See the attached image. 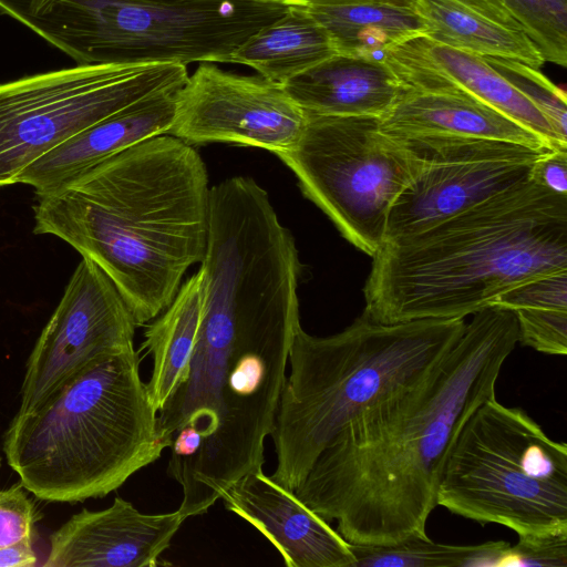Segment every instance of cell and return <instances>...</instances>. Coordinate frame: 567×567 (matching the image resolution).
<instances>
[{"mask_svg":"<svg viewBox=\"0 0 567 567\" xmlns=\"http://www.w3.org/2000/svg\"><path fill=\"white\" fill-rule=\"evenodd\" d=\"M182 86L146 96L65 141L30 164L18 184L43 194L132 145L167 134Z\"/></svg>","mask_w":567,"mask_h":567,"instance_id":"cell-16","label":"cell"},{"mask_svg":"<svg viewBox=\"0 0 567 567\" xmlns=\"http://www.w3.org/2000/svg\"><path fill=\"white\" fill-rule=\"evenodd\" d=\"M518 342L515 315L489 305L421 381L365 409L327 444L295 495L350 544L389 546L426 537L458 431L495 396Z\"/></svg>","mask_w":567,"mask_h":567,"instance_id":"cell-1","label":"cell"},{"mask_svg":"<svg viewBox=\"0 0 567 567\" xmlns=\"http://www.w3.org/2000/svg\"><path fill=\"white\" fill-rule=\"evenodd\" d=\"M529 178L555 194L567 196V150L544 151L535 162Z\"/></svg>","mask_w":567,"mask_h":567,"instance_id":"cell-29","label":"cell"},{"mask_svg":"<svg viewBox=\"0 0 567 567\" xmlns=\"http://www.w3.org/2000/svg\"><path fill=\"white\" fill-rule=\"evenodd\" d=\"M0 466H1V457H0Z\"/></svg>","mask_w":567,"mask_h":567,"instance_id":"cell-32","label":"cell"},{"mask_svg":"<svg viewBox=\"0 0 567 567\" xmlns=\"http://www.w3.org/2000/svg\"><path fill=\"white\" fill-rule=\"evenodd\" d=\"M220 499L275 546L286 566L354 567L350 543L262 470L240 477Z\"/></svg>","mask_w":567,"mask_h":567,"instance_id":"cell-15","label":"cell"},{"mask_svg":"<svg viewBox=\"0 0 567 567\" xmlns=\"http://www.w3.org/2000/svg\"><path fill=\"white\" fill-rule=\"evenodd\" d=\"M354 567H501L509 546L504 540L478 545L440 544L411 537L389 546L350 544Z\"/></svg>","mask_w":567,"mask_h":567,"instance_id":"cell-24","label":"cell"},{"mask_svg":"<svg viewBox=\"0 0 567 567\" xmlns=\"http://www.w3.org/2000/svg\"><path fill=\"white\" fill-rule=\"evenodd\" d=\"M436 502L518 536L567 532V444L551 440L524 410L494 396L458 431Z\"/></svg>","mask_w":567,"mask_h":567,"instance_id":"cell-6","label":"cell"},{"mask_svg":"<svg viewBox=\"0 0 567 567\" xmlns=\"http://www.w3.org/2000/svg\"><path fill=\"white\" fill-rule=\"evenodd\" d=\"M305 128L277 156L295 173L303 195L362 252L385 240L398 196L420 168L408 140L380 128V117L308 113Z\"/></svg>","mask_w":567,"mask_h":567,"instance_id":"cell-8","label":"cell"},{"mask_svg":"<svg viewBox=\"0 0 567 567\" xmlns=\"http://www.w3.org/2000/svg\"><path fill=\"white\" fill-rule=\"evenodd\" d=\"M209 192L198 152L161 134L35 194L33 231L95 262L143 326L172 303L186 270L204 257Z\"/></svg>","mask_w":567,"mask_h":567,"instance_id":"cell-2","label":"cell"},{"mask_svg":"<svg viewBox=\"0 0 567 567\" xmlns=\"http://www.w3.org/2000/svg\"><path fill=\"white\" fill-rule=\"evenodd\" d=\"M484 59L544 115L560 143L567 146L566 93L538 71L539 69L501 56Z\"/></svg>","mask_w":567,"mask_h":567,"instance_id":"cell-26","label":"cell"},{"mask_svg":"<svg viewBox=\"0 0 567 567\" xmlns=\"http://www.w3.org/2000/svg\"><path fill=\"white\" fill-rule=\"evenodd\" d=\"M464 318L395 323L364 311L328 337L295 333L272 437L277 465L270 475L295 491L320 452L351 420L421 381L454 348Z\"/></svg>","mask_w":567,"mask_h":567,"instance_id":"cell-5","label":"cell"},{"mask_svg":"<svg viewBox=\"0 0 567 567\" xmlns=\"http://www.w3.org/2000/svg\"><path fill=\"white\" fill-rule=\"evenodd\" d=\"M489 305L515 315L523 346L546 354H567V269L519 284Z\"/></svg>","mask_w":567,"mask_h":567,"instance_id":"cell-23","label":"cell"},{"mask_svg":"<svg viewBox=\"0 0 567 567\" xmlns=\"http://www.w3.org/2000/svg\"><path fill=\"white\" fill-rule=\"evenodd\" d=\"M401 87V86H400ZM380 128L393 137L453 135L550 148L539 136L467 94L401 87Z\"/></svg>","mask_w":567,"mask_h":567,"instance_id":"cell-17","label":"cell"},{"mask_svg":"<svg viewBox=\"0 0 567 567\" xmlns=\"http://www.w3.org/2000/svg\"><path fill=\"white\" fill-rule=\"evenodd\" d=\"M38 556L32 543H20L0 548V567H31Z\"/></svg>","mask_w":567,"mask_h":567,"instance_id":"cell-30","label":"cell"},{"mask_svg":"<svg viewBox=\"0 0 567 567\" xmlns=\"http://www.w3.org/2000/svg\"><path fill=\"white\" fill-rule=\"evenodd\" d=\"M186 518L176 509L145 514L116 496L82 509L50 536L45 567H155Z\"/></svg>","mask_w":567,"mask_h":567,"instance_id":"cell-13","label":"cell"},{"mask_svg":"<svg viewBox=\"0 0 567 567\" xmlns=\"http://www.w3.org/2000/svg\"><path fill=\"white\" fill-rule=\"evenodd\" d=\"M267 1H280V2H286V3H299V4H303V6H309V4L349 1V0H267Z\"/></svg>","mask_w":567,"mask_h":567,"instance_id":"cell-31","label":"cell"},{"mask_svg":"<svg viewBox=\"0 0 567 567\" xmlns=\"http://www.w3.org/2000/svg\"><path fill=\"white\" fill-rule=\"evenodd\" d=\"M338 54L327 30L299 3H291L275 21L250 35L233 54L231 63L255 70L284 85Z\"/></svg>","mask_w":567,"mask_h":567,"instance_id":"cell-20","label":"cell"},{"mask_svg":"<svg viewBox=\"0 0 567 567\" xmlns=\"http://www.w3.org/2000/svg\"><path fill=\"white\" fill-rule=\"evenodd\" d=\"M306 121L281 85L200 63L177 92L167 134L190 145L236 143L277 155L296 144Z\"/></svg>","mask_w":567,"mask_h":567,"instance_id":"cell-12","label":"cell"},{"mask_svg":"<svg viewBox=\"0 0 567 567\" xmlns=\"http://www.w3.org/2000/svg\"><path fill=\"white\" fill-rule=\"evenodd\" d=\"M135 327L112 280L82 257L28 358L18 412L35 409L92 361L134 349Z\"/></svg>","mask_w":567,"mask_h":567,"instance_id":"cell-11","label":"cell"},{"mask_svg":"<svg viewBox=\"0 0 567 567\" xmlns=\"http://www.w3.org/2000/svg\"><path fill=\"white\" fill-rule=\"evenodd\" d=\"M412 2L349 0L305 8L327 30L338 54L382 61L391 49L424 35V24Z\"/></svg>","mask_w":567,"mask_h":567,"instance_id":"cell-19","label":"cell"},{"mask_svg":"<svg viewBox=\"0 0 567 567\" xmlns=\"http://www.w3.org/2000/svg\"><path fill=\"white\" fill-rule=\"evenodd\" d=\"M140 362L135 349L99 358L14 415L3 452L28 492L59 503L104 497L161 456Z\"/></svg>","mask_w":567,"mask_h":567,"instance_id":"cell-4","label":"cell"},{"mask_svg":"<svg viewBox=\"0 0 567 567\" xmlns=\"http://www.w3.org/2000/svg\"><path fill=\"white\" fill-rule=\"evenodd\" d=\"M501 566L567 567V532L519 535L506 549Z\"/></svg>","mask_w":567,"mask_h":567,"instance_id":"cell-28","label":"cell"},{"mask_svg":"<svg viewBox=\"0 0 567 567\" xmlns=\"http://www.w3.org/2000/svg\"><path fill=\"white\" fill-rule=\"evenodd\" d=\"M424 35L434 42L478 54L520 61L539 69L545 60L523 32L505 27L461 0H413Z\"/></svg>","mask_w":567,"mask_h":567,"instance_id":"cell-22","label":"cell"},{"mask_svg":"<svg viewBox=\"0 0 567 567\" xmlns=\"http://www.w3.org/2000/svg\"><path fill=\"white\" fill-rule=\"evenodd\" d=\"M176 63L76 64L0 84V187L90 126L188 78Z\"/></svg>","mask_w":567,"mask_h":567,"instance_id":"cell-9","label":"cell"},{"mask_svg":"<svg viewBox=\"0 0 567 567\" xmlns=\"http://www.w3.org/2000/svg\"><path fill=\"white\" fill-rule=\"evenodd\" d=\"M405 140L421 164L391 207L385 240L417 233L527 182L535 162L548 150L453 135Z\"/></svg>","mask_w":567,"mask_h":567,"instance_id":"cell-10","label":"cell"},{"mask_svg":"<svg viewBox=\"0 0 567 567\" xmlns=\"http://www.w3.org/2000/svg\"><path fill=\"white\" fill-rule=\"evenodd\" d=\"M374 321L465 318L529 279L567 269V196L530 178L372 256Z\"/></svg>","mask_w":567,"mask_h":567,"instance_id":"cell-3","label":"cell"},{"mask_svg":"<svg viewBox=\"0 0 567 567\" xmlns=\"http://www.w3.org/2000/svg\"><path fill=\"white\" fill-rule=\"evenodd\" d=\"M203 311V279L198 270L178 289L172 303L146 327L141 351L152 357L146 390L158 412L184 379L194 352Z\"/></svg>","mask_w":567,"mask_h":567,"instance_id":"cell-21","label":"cell"},{"mask_svg":"<svg viewBox=\"0 0 567 567\" xmlns=\"http://www.w3.org/2000/svg\"><path fill=\"white\" fill-rule=\"evenodd\" d=\"M525 33L545 62L567 65V0H461Z\"/></svg>","mask_w":567,"mask_h":567,"instance_id":"cell-25","label":"cell"},{"mask_svg":"<svg viewBox=\"0 0 567 567\" xmlns=\"http://www.w3.org/2000/svg\"><path fill=\"white\" fill-rule=\"evenodd\" d=\"M305 112L381 117L400 84L379 60L336 54L282 85Z\"/></svg>","mask_w":567,"mask_h":567,"instance_id":"cell-18","label":"cell"},{"mask_svg":"<svg viewBox=\"0 0 567 567\" xmlns=\"http://www.w3.org/2000/svg\"><path fill=\"white\" fill-rule=\"evenodd\" d=\"M291 3L267 0H49V43L76 64L231 63Z\"/></svg>","mask_w":567,"mask_h":567,"instance_id":"cell-7","label":"cell"},{"mask_svg":"<svg viewBox=\"0 0 567 567\" xmlns=\"http://www.w3.org/2000/svg\"><path fill=\"white\" fill-rule=\"evenodd\" d=\"M382 62L401 87L467 94L535 133L550 148L567 150L544 115L482 55L419 35L388 51Z\"/></svg>","mask_w":567,"mask_h":567,"instance_id":"cell-14","label":"cell"},{"mask_svg":"<svg viewBox=\"0 0 567 567\" xmlns=\"http://www.w3.org/2000/svg\"><path fill=\"white\" fill-rule=\"evenodd\" d=\"M25 491L21 483L0 488V548L20 543L34 544L40 513Z\"/></svg>","mask_w":567,"mask_h":567,"instance_id":"cell-27","label":"cell"}]
</instances>
